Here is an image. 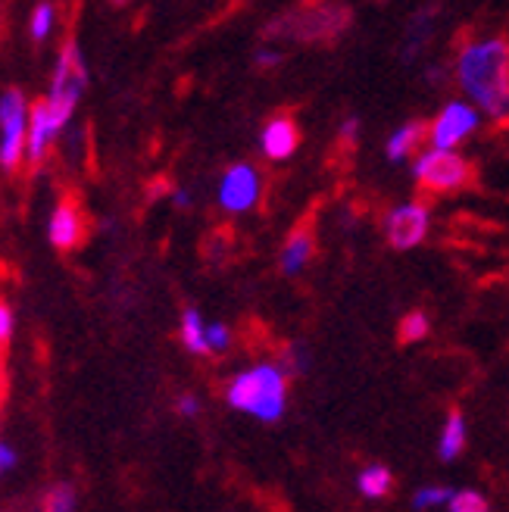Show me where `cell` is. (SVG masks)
Listing matches in <instances>:
<instances>
[{"mask_svg": "<svg viewBox=\"0 0 509 512\" xmlns=\"http://www.w3.org/2000/svg\"><path fill=\"white\" fill-rule=\"evenodd\" d=\"M453 82L463 97L494 122L509 119V41L503 35H478L460 44L453 57Z\"/></svg>", "mask_w": 509, "mask_h": 512, "instance_id": "cell-1", "label": "cell"}, {"mask_svg": "<svg viewBox=\"0 0 509 512\" xmlns=\"http://www.w3.org/2000/svg\"><path fill=\"white\" fill-rule=\"evenodd\" d=\"M288 372L282 363H253L225 384V403L257 422H278L288 409Z\"/></svg>", "mask_w": 509, "mask_h": 512, "instance_id": "cell-2", "label": "cell"}, {"mask_svg": "<svg viewBox=\"0 0 509 512\" xmlns=\"http://www.w3.org/2000/svg\"><path fill=\"white\" fill-rule=\"evenodd\" d=\"M353 13L341 0H300L266 25L269 41L291 44H335L350 29Z\"/></svg>", "mask_w": 509, "mask_h": 512, "instance_id": "cell-3", "label": "cell"}, {"mask_svg": "<svg viewBox=\"0 0 509 512\" xmlns=\"http://www.w3.org/2000/svg\"><path fill=\"white\" fill-rule=\"evenodd\" d=\"M88 82H91V72H88V60H85L79 38H63L54 54V63H50L47 91L41 97L47 116L54 119V125L63 135L72 128V119L82 107V100L88 94Z\"/></svg>", "mask_w": 509, "mask_h": 512, "instance_id": "cell-4", "label": "cell"}, {"mask_svg": "<svg viewBox=\"0 0 509 512\" xmlns=\"http://www.w3.org/2000/svg\"><path fill=\"white\" fill-rule=\"evenodd\" d=\"M413 178L425 194H453L469 185L472 163L460 150H441L425 144L413 157Z\"/></svg>", "mask_w": 509, "mask_h": 512, "instance_id": "cell-5", "label": "cell"}, {"mask_svg": "<svg viewBox=\"0 0 509 512\" xmlns=\"http://www.w3.org/2000/svg\"><path fill=\"white\" fill-rule=\"evenodd\" d=\"M32 100L19 88L0 91V169L16 172L25 163V141H29Z\"/></svg>", "mask_w": 509, "mask_h": 512, "instance_id": "cell-6", "label": "cell"}, {"mask_svg": "<svg viewBox=\"0 0 509 512\" xmlns=\"http://www.w3.org/2000/svg\"><path fill=\"white\" fill-rule=\"evenodd\" d=\"M266 178L253 163H232L216 182V207L225 216H247L260 207Z\"/></svg>", "mask_w": 509, "mask_h": 512, "instance_id": "cell-7", "label": "cell"}, {"mask_svg": "<svg viewBox=\"0 0 509 512\" xmlns=\"http://www.w3.org/2000/svg\"><path fill=\"white\" fill-rule=\"evenodd\" d=\"M481 110L466 97L447 100L441 113L428 122L425 128V144L428 147H441V150H460L478 128H481Z\"/></svg>", "mask_w": 509, "mask_h": 512, "instance_id": "cell-8", "label": "cell"}, {"mask_svg": "<svg viewBox=\"0 0 509 512\" xmlns=\"http://www.w3.org/2000/svg\"><path fill=\"white\" fill-rule=\"evenodd\" d=\"M381 232H385V241L391 250L406 253L419 247L428 232H431V210L425 200H403L397 207H391L381 219Z\"/></svg>", "mask_w": 509, "mask_h": 512, "instance_id": "cell-9", "label": "cell"}, {"mask_svg": "<svg viewBox=\"0 0 509 512\" xmlns=\"http://www.w3.org/2000/svg\"><path fill=\"white\" fill-rule=\"evenodd\" d=\"M47 241L54 250L66 253L85 241V216L75 200H60L47 216Z\"/></svg>", "mask_w": 509, "mask_h": 512, "instance_id": "cell-10", "label": "cell"}, {"mask_svg": "<svg viewBox=\"0 0 509 512\" xmlns=\"http://www.w3.org/2000/svg\"><path fill=\"white\" fill-rule=\"evenodd\" d=\"M66 135L54 125V119L47 116L44 104H32V119H29V141H25V166H44L54 150L60 147Z\"/></svg>", "mask_w": 509, "mask_h": 512, "instance_id": "cell-11", "label": "cell"}, {"mask_svg": "<svg viewBox=\"0 0 509 512\" xmlns=\"http://www.w3.org/2000/svg\"><path fill=\"white\" fill-rule=\"evenodd\" d=\"M300 147V128L291 116H272L260 132V153L272 163L291 160Z\"/></svg>", "mask_w": 509, "mask_h": 512, "instance_id": "cell-12", "label": "cell"}, {"mask_svg": "<svg viewBox=\"0 0 509 512\" xmlns=\"http://www.w3.org/2000/svg\"><path fill=\"white\" fill-rule=\"evenodd\" d=\"M438 13L441 10L435 4H428V7H422V10L413 13L410 25H406L403 44H400L403 60H416V57H422L425 50H428L431 38H435V29H438Z\"/></svg>", "mask_w": 509, "mask_h": 512, "instance_id": "cell-13", "label": "cell"}, {"mask_svg": "<svg viewBox=\"0 0 509 512\" xmlns=\"http://www.w3.org/2000/svg\"><path fill=\"white\" fill-rule=\"evenodd\" d=\"M313 256H316V235H313V228L300 225L297 232L285 238L282 250H278V269L285 275H300L313 263Z\"/></svg>", "mask_w": 509, "mask_h": 512, "instance_id": "cell-14", "label": "cell"}, {"mask_svg": "<svg viewBox=\"0 0 509 512\" xmlns=\"http://www.w3.org/2000/svg\"><path fill=\"white\" fill-rule=\"evenodd\" d=\"M425 122L419 119H410V122H403L397 125L394 132L388 135L385 141V157L388 163H406V160H413L416 153L425 147Z\"/></svg>", "mask_w": 509, "mask_h": 512, "instance_id": "cell-15", "label": "cell"}, {"mask_svg": "<svg viewBox=\"0 0 509 512\" xmlns=\"http://www.w3.org/2000/svg\"><path fill=\"white\" fill-rule=\"evenodd\" d=\"M60 25H63V13L57 0H38L29 10V19H25V35H29L32 44H50L60 35Z\"/></svg>", "mask_w": 509, "mask_h": 512, "instance_id": "cell-16", "label": "cell"}, {"mask_svg": "<svg viewBox=\"0 0 509 512\" xmlns=\"http://www.w3.org/2000/svg\"><path fill=\"white\" fill-rule=\"evenodd\" d=\"M178 338H182V347L194 356H210L207 347V319H203L200 310L188 306L182 310V319H178Z\"/></svg>", "mask_w": 509, "mask_h": 512, "instance_id": "cell-17", "label": "cell"}, {"mask_svg": "<svg viewBox=\"0 0 509 512\" xmlns=\"http://www.w3.org/2000/svg\"><path fill=\"white\" fill-rule=\"evenodd\" d=\"M463 447H466V419H463V413H456V409H453V413L447 416V422H444L438 453H441L444 463H450V459H456L463 453Z\"/></svg>", "mask_w": 509, "mask_h": 512, "instance_id": "cell-18", "label": "cell"}, {"mask_svg": "<svg viewBox=\"0 0 509 512\" xmlns=\"http://www.w3.org/2000/svg\"><path fill=\"white\" fill-rule=\"evenodd\" d=\"M44 512H79V491L69 481L50 484L44 494Z\"/></svg>", "mask_w": 509, "mask_h": 512, "instance_id": "cell-19", "label": "cell"}, {"mask_svg": "<svg viewBox=\"0 0 509 512\" xmlns=\"http://www.w3.org/2000/svg\"><path fill=\"white\" fill-rule=\"evenodd\" d=\"M391 472L385 469V466H369L363 475H360V481H356V484H360V491L366 494V497H385L388 491H391Z\"/></svg>", "mask_w": 509, "mask_h": 512, "instance_id": "cell-20", "label": "cell"}, {"mask_svg": "<svg viewBox=\"0 0 509 512\" xmlns=\"http://www.w3.org/2000/svg\"><path fill=\"white\" fill-rule=\"evenodd\" d=\"M428 331H431V322L422 310H413V313H406L403 322H400V341L406 344H419L428 338Z\"/></svg>", "mask_w": 509, "mask_h": 512, "instance_id": "cell-21", "label": "cell"}, {"mask_svg": "<svg viewBox=\"0 0 509 512\" xmlns=\"http://www.w3.org/2000/svg\"><path fill=\"white\" fill-rule=\"evenodd\" d=\"M232 328L225 322H207V347H210V356H219V353H228L232 350Z\"/></svg>", "mask_w": 509, "mask_h": 512, "instance_id": "cell-22", "label": "cell"}, {"mask_svg": "<svg viewBox=\"0 0 509 512\" xmlns=\"http://www.w3.org/2000/svg\"><path fill=\"white\" fill-rule=\"evenodd\" d=\"M447 503H450V512H491L488 500L475 491H453Z\"/></svg>", "mask_w": 509, "mask_h": 512, "instance_id": "cell-23", "label": "cell"}, {"mask_svg": "<svg viewBox=\"0 0 509 512\" xmlns=\"http://www.w3.org/2000/svg\"><path fill=\"white\" fill-rule=\"evenodd\" d=\"M278 363H282V369L288 375H303V372H307V366H310V353L303 350L300 344H288Z\"/></svg>", "mask_w": 509, "mask_h": 512, "instance_id": "cell-24", "label": "cell"}, {"mask_svg": "<svg viewBox=\"0 0 509 512\" xmlns=\"http://www.w3.org/2000/svg\"><path fill=\"white\" fill-rule=\"evenodd\" d=\"M282 60H285V54L278 47H272V44H263L257 54H253V66L257 69H263V72H272V69H278L282 66Z\"/></svg>", "mask_w": 509, "mask_h": 512, "instance_id": "cell-25", "label": "cell"}, {"mask_svg": "<svg viewBox=\"0 0 509 512\" xmlns=\"http://www.w3.org/2000/svg\"><path fill=\"white\" fill-rule=\"evenodd\" d=\"M16 469H19V450L10 441L0 438V481L10 478Z\"/></svg>", "mask_w": 509, "mask_h": 512, "instance_id": "cell-26", "label": "cell"}, {"mask_svg": "<svg viewBox=\"0 0 509 512\" xmlns=\"http://www.w3.org/2000/svg\"><path fill=\"white\" fill-rule=\"evenodd\" d=\"M13 335H16V313H13V306L0 297V347L10 344Z\"/></svg>", "mask_w": 509, "mask_h": 512, "instance_id": "cell-27", "label": "cell"}, {"mask_svg": "<svg viewBox=\"0 0 509 512\" xmlns=\"http://www.w3.org/2000/svg\"><path fill=\"white\" fill-rule=\"evenodd\" d=\"M450 497H453L450 488H422V491L413 497V506H416V509H428V506H438V503H444V500H450Z\"/></svg>", "mask_w": 509, "mask_h": 512, "instance_id": "cell-28", "label": "cell"}, {"mask_svg": "<svg viewBox=\"0 0 509 512\" xmlns=\"http://www.w3.org/2000/svg\"><path fill=\"white\" fill-rule=\"evenodd\" d=\"M200 409H203V403H200V397L191 394V391H185V394H178V397H175V413L182 416V419H197V416H200Z\"/></svg>", "mask_w": 509, "mask_h": 512, "instance_id": "cell-29", "label": "cell"}, {"mask_svg": "<svg viewBox=\"0 0 509 512\" xmlns=\"http://www.w3.org/2000/svg\"><path fill=\"white\" fill-rule=\"evenodd\" d=\"M356 138H360V119L356 116H347L341 125H338V141L344 147H356Z\"/></svg>", "mask_w": 509, "mask_h": 512, "instance_id": "cell-30", "label": "cell"}, {"mask_svg": "<svg viewBox=\"0 0 509 512\" xmlns=\"http://www.w3.org/2000/svg\"><path fill=\"white\" fill-rule=\"evenodd\" d=\"M169 203L175 210H191L194 207V194H191V188H185V185H172L169 188Z\"/></svg>", "mask_w": 509, "mask_h": 512, "instance_id": "cell-31", "label": "cell"}, {"mask_svg": "<svg viewBox=\"0 0 509 512\" xmlns=\"http://www.w3.org/2000/svg\"><path fill=\"white\" fill-rule=\"evenodd\" d=\"M116 7H129V4H135V0H113Z\"/></svg>", "mask_w": 509, "mask_h": 512, "instance_id": "cell-32", "label": "cell"}]
</instances>
